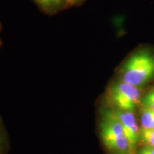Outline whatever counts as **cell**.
<instances>
[{
	"mask_svg": "<svg viewBox=\"0 0 154 154\" xmlns=\"http://www.w3.org/2000/svg\"><path fill=\"white\" fill-rule=\"evenodd\" d=\"M143 106L154 111V87L142 99Z\"/></svg>",
	"mask_w": 154,
	"mask_h": 154,
	"instance_id": "9",
	"label": "cell"
},
{
	"mask_svg": "<svg viewBox=\"0 0 154 154\" xmlns=\"http://www.w3.org/2000/svg\"><path fill=\"white\" fill-rule=\"evenodd\" d=\"M121 81L140 88L154 79V55L139 51L128 58L121 71Z\"/></svg>",
	"mask_w": 154,
	"mask_h": 154,
	"instance_id": "1",
	"label": "cell"
},
{
	"mask_svg": "<svg viewBox=\"0 0 154 154\" xmlns=\"http://www.w3.org/2000/svg\"><path fill=\"white\" fill-rule=\"evenodd\" d=\"M109 99L115 109L134 112L140 103L139 88L119 81L111 86L109 90Z\"/></svg>",
	"mask_w": 154,
	"mask_h": 154,
	"instance_id": "3",
	"label": "cell"
},
{
	"mask_svg": "<svg viewBox=\"0 0 154 154\" xmlns=\"http://www.w3.org/2000/svg\"><path fill=\"white\" fill-rule=\"evenodd\" d=\"M38 5L48 12L55 11L61 7L63 3H66V0H36Z\"/></svg>",
	"mask_w": 154,
	"mask_h": 154,
	"instance_id": "7",
	"label": "cell"
},
{
	"mask_svg": "<svg viewBox=\"0 0 154 154\" xmlns=\"http://www.w3.org/2000/svg\"><path fill=\"white\" fill-rule=\"evenodd\" d=\"M9 149V138L4 125L2 119L0 116V154H8Z\"/></svg>",
	"mask_w": 154,
	"mask_h": 154,
	"instance_id": "6",
	"label": "cell"
},
{
	"mask_svg": "<svg viewBox=\"0 0 154 154\" xmlns=\"http://www.w3.org/2000/svg\"><path fill=\"white\" fill-rule=\"evenodd\" d=\"M140 112V124L142 128L154 129V111L142 105Z\"/></svg>",
	"mask_w": 154,
	"mask_h": 154,
	"instance_id": "5",
	"label": "cell"
},
{
	"mask_svg": "<svg viewBox=\"0 0 154 154\" xmlns=\"http://www.w3.org/2000/svg\"><path fill=\"white\" fill-rule=\"evenodd\" d=\"M113 110L122 125L131 154H135L136 145L140 138V130L134 112L121 111L116 109Z\"/></svg>",
	"mask_w": 154,
	"mask_h": 154,
	"instance_id": "4",
	"label": "cell"
},
{
	"mask_svg": "<svg viewBox=\"0 0 154 154\" xmlns=\"http://www.w3.org/2000/svg\"><path fill=\"white\" fill-rule=\"evenodd\" d=\"M83 1V0H66V4H68V5H77L81 2Z\"/></svg>",
	"mask_w": 154,
	"mask_h": 154,
	"instance_id": "11",
	"label": "cell"
},
{
	"mask_svg": "<svg viewBox=\"0 0 154 154\" xmlns=\"http://www.w3.org/2000/svg\"><path fill=\"white\" fill-rule=\"evenodd\" d=\"M138 154H154V147L145 146L138 151Z\"/></svg>",
	"mask_w": 154,
	"mask_h": 154,
	"instance_id": "10",
	"label": "cell"
},
{
	"mask_svg": "<svg viewBox=\"0 0 154 154\" xmlns=\"http://www.w3.org/2000/svg\"><path fill=\"white\" fill-rule=\"evenodd\" d=\"M140 138L146 146L154 147V129L142 128L140 131Z\"/></svg>",
	"mask_w": 154,
	"mask_h": 154,
	"instance_id": "8",
	"label": "cell"
},
{
	"mask_svg": "<svg viewBox=\"0 0 154 154\" xmlns=\"http://www.w3.org/2000/svg\"><path fill=\"white\" fill-rule=\"evenodd\" d=\"M1 44H2V43H1V41H0V45H1Z\"/></svg>",
	"mask_w": 154,
	"mask_h": 154,
	"instance_id": "12",
	"label": "cell"
},
{
	"mask_svg": "<svg viewBox=\"0 0 154 154\" xmlns=\"http://www.w3.org/2000/svg\"><path fill=\"white\" fill-rule=\"evenodd\" d=\"M99 131L102 143L109 153L131 154L122 125L113 109L103 111Z\"/></svg>",
	"mask_w": 154,
	"mask_h": 154,
	"instance_id": "2",
	"label": "cell"
}]
</instances>
